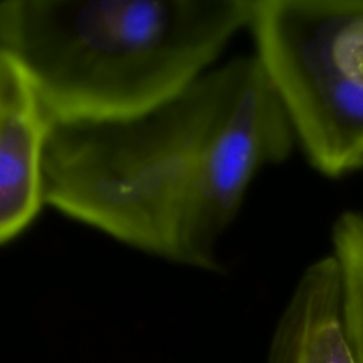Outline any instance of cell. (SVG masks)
Instances as JSON below:
<instances>
[{"label":"cell","mask_w":363,"mask_h":363,"mask_svg":"<svg viewBox=\"0 0 363 363\" xmlns=\"http://www.w3.org/2000/svg\"><path fill=\"white\" fill-rule=\"evenodd\" d=\"M295 142L258 58L237 57L140 116L54 121L45 204L139 251L217 271L218 241L255 174Z\"/></svg>","instance_id":"1"},{"label":"cell","mask_w":363,"mask_h":363,"mask_svg":"<svg viewBox=\"0 0 363 363\" xmlns=\"http://www.w3.org/2000/svg\"><path fill=\"white\" fill-rule=\"evenodd\" d=\"M252 0H11L10 52L55 122L140 116L248 26Z\"/></svg>","instance_id":"2"},{"label":"cell","mask_w":363,"mask_h":363,"mask_svg":"<svg viewBox=\"0 0 363 363\" xmlns=\"http://www.w3.org/2000/svg\"><path fill=\"white\" fill-rule=\"evenodd\" d=\"M247 27L309 163L363 170V0H252Z\"/></svg>","instance_id":"3"},{"label":"cell","mask_w":363,"mask_h":363,"mask_svg":"<svg viewBox=\"0 0 363 363\" xmlns=\"http://www.w3.org/2000/svg\"><path fill=\"white\" fill-rule=\"evenodd\" d=\"M52 123L18 60L0 55V245L20 237L45 206L44 152Z\"/></svg>","instance_id":"4"},{"label":"cell","mask_w":363,"mask_h":363,"mask_svg":"<svg viewBox=\"0 0 363 363\" xmlns=\"http://www.w3.org/2000/svg\"><path fill=\"white\" fill-rule=\"evenodd\" d=\"M268 363H356L332 254L315 259L301 274L274 330Z\"/></svg>","instance_id":"5"},{"label":"cell","mask_w":363,"mask_h":363,"mask_svg":"<svg viewBox=\"0 0 363 363\" xmlns=\"http://www.w3.org/2000/svg\"><path fill=\"white\" fill-rule=\"evenodd\" d=\"M332 248L354 337L356 363H363V213L347 210L337 216L332 225Z\"/></svg>","instance_id":"6"},{"label":"cell","mask_w":363,"mask_h":363,"mask_svg":"<svg viewBox=\"0 0 363 363\" xmlns=\"http://www.w3.org/2000/svg\"><path fill=\"white\" fill-rule=\"evenodd\" d=\"M11 0H0V55L10 52Z\"/></svg>","instance_id":"7"}]
</instances>
